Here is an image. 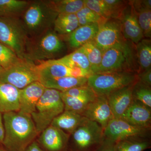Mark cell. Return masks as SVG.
Instances as JSON below:
<instances>
[{
	"label": "cell",
	"instance_id": "obj_43",
	"mask_svg": "<svg viewBox=\"0 0 151 151\" xmlns=\"http://www.w3.org/2000/svg\"><path fill=\"white\" fill-rule=\"evenodd\" d=\"M3 70V68H2L1 66L0 65V72L1 71Z\"/></svg>",
	"mask_w": 151,
	"mask_h": 151
},
{
	"label": "cell",
	"instance_id": "obj_17",
	"mask_svg": "<svg viewBox=\"0 0 151 151\" xmlns=\"http://www.w3.org/2000/svg\"><path fill=\"white\" fill-rule=\"evenodd\" d=\"M122 119L137 127L151 129V108L133 99Z\"/></svg>",
	"mask_w": 151,
	"mask_h": 151
},
{
	"label": "cell",
	"instance_id": "obj_22",
	"mask_svg": "<svg viewBox=\"0 0 151 151\" xmlns=\"http://www.w3.org/2000/svg\"><path fill=\"white\" fill-rule=\"evenodd\" d=\"M40 82L46 88L56 89L62 92L87 84V77L67 76L42 80Z\"/></svg>",
	"mask_w": 151,
	"mask_h": 151
},
{
	"label": "cell",
	"instance_id": "obj_6",
	"mask_svg": "<svg viewBox=\"0 0 151 151\" xmlns=\"http://www.w3.org/2000/svg\"><path fill=\"white\" fill-rule=\"evenodd\" d=\"M28 35L18 18L0 17V42L7 46L19 58L25 59Z\"/></svg>",
	"mask_w": 151,
	"mask_h": 151
},
{
	"label": "cell",
	"instance_id": "obj_33",
	"mask_svg": "<svg viewBox=\"0 0 151 151\" xmlns=\"http://www.w3.org/2000/svg\"><path fill=\"white\" fill-rule=\"evenodd\" d=\"M21 60L11 49L0 42V65L3 69L11 67Z\"/></svg>",
	"mask_w": 151,
	"mask_h": 151
},
{
	"label": "cell",
	"instance_id": "obj_31",
	"mask_svg": "<svg viewBox=\"0 0 151 151\" xmlns=\"http://www.w3.org/2000/svg\"><path fill=\"white\" fill-rule=\"evenodd\" d=\"M61 97L64 105V110L73 111L81 115L89 103L92 101L69 97L63 94L61 92Z\"/></svg>",
	"mask_w": 151,
	"mask_h": 151
},
{
	"label": "cell",
	"instance_id": "obj_23",
	"mask_svg": "<svg viewBox=\"0 0 151 151\" xmlns=\"http://www.w3.org/2000/svg\"><path fill=\"white\" fill-rule=\"evenodd\" d=\"M84 117L81 114L73 111H65L60 114L52 121L50 126L66 131L72 134L78 127Z\"/></svg>",
	"mask_w": 151,
	"mask_h": 151
},
{
	"label": "cell",
	"instance_id": "obj_26",
	"mask_svg": "<svg viewBox=\"0 0 151 151\" xmlns=\"http://www.w3.org/2000/svg\"><path fill=\"white\" fill-rule=\"evenodd\" d=\"M30 3L22 0H0V17L18 18Z\"/></svg>",
	"mask_w": 151,
	"mask_h": 151
},
{
	"label": "cell",
	"instance_id": "obj_1",
	"mask_svg": "<svg viewBox=\"0 0 151 151\" xmlns=\"http://www.w3.org/2000/svg\"><path fill=\"white\" fill-rule=\"evenodd\" d=\"M5 136L2 145L8 151H24L38 133L31 115L18 112L4 113Z\"/></svg>",
	"mask_w": 151,
	"mask_h": 151
},
{
	"label": "cell",
	"instance_id": "obj_15",
	"mask_svg": "<svg viewBox=\"0 0 151 151\" xmlns=\"http://www.w3.org/2000/svg\"><path fill=\"white\" fill-rule=\"evenodd\" d=\"M45 87L40 81L33 82L19 89V112L31 115L42 96Z\"/></svg>",
	"mask_w": 151,
	"mask_h": 151
},
{
	"label": "cell",
	"instance_id": "obj_11",
	"mask_svg": "<svg viewBox=\"0 0 151 151\" xmlns=\"http://www.w3.org/2000/svg\"><path fill=\"white\" fill-rule=\"evenodd\" d=\"M150 129L142 128L128 123L122 119H113L103 131L105 138L115 142L135 138H146Z\"/></svg>",
	"mask_w": 151,
	"mask_h": 151
},
{
	"label": "cell",
	"instance_id": "obj_21",
	"mask_svg": "<svg viewBox=\"0 0 151 151\" xmlns=\"http://www.w3.org/2000/svg\"><path fill=\"white\" fill-rule=\"evenodd\" d=\"M99 29V23L81 26L69 34L68 42L70 47L78 48L89 42L94 40Z\"/></svg>",
	"mask_w": 151,
	"mask_h": 151
},
{
	"label": "cell",
	"instance_id": "obj_41",
	"mask_svg": "<svg viewBox=\"0 0 151 151\" xmlns=\"http://www.w3.org/2000/svg\"><path fill=\"white\" fill-rule=\"evenodd\" d=\"M24 151H42L37 141H35L27 147Z\"/></svg>",
	"mask_w": 151,
	"mask_h": 151
},
{
	"label": "cell",
	"instance_id": "obj_42",
	"mask_svg": "<svg viewBox=\"0 0 151 151\" xmlns=\"http://www.w3.org/2000/svg\"><path fill=\"white\" fill-rule=\"evenodd\" d=\"M0 151H8L2 145H0Z\"/></svg>",
	"mask_w": 151,
	"mask_h": 151
},
{
	"label": "cell",
	"instance_id": "obj_30",
	"mask_svg": "<svg viewBox=\"0 0 151 151\" xmlns=\"http://www.w3.org/2000/svg\"><path fill=\"white\" fill-rule=\"evenodd\" d=\"M78 49L86 55L90 63L91 73L93 74L101 63L104 51L97 46L93 40Z\"/></svg>",
	"mask_w": 151,
	"mask_h": 151
},
{
	"label": "cell",
	"instance_id": "obj_40",
	"mask_svg": "<svg viewBox=\"0 0 151 151\" xmlns=\"http://www.w3.org/2000/svg\"><path fill=\"white\" fill-rule=\"evenodd\" d=\"M5 136L4 127L3 122V116L0 112V145H3Z\"/></svg>",
	"mask_w": 151,
	"mask_h": 151
},
{
	"label": "cell",
	"instance_id": "obj_2",
	"mask_svg": "<svg viewBox=\"0 0 151 151\" xmlns=\"http://www.w3.org/2000/svg\"><path fill=\"white\" fill-rule=\"evenodd\" d=\"M122 71L138 72L136 52L129 43L105 50L101 63L93 74Z\"/></svg>",
	"mask_w": 151,
	"mask_h": 151
},
{
	"label": "cell",
	"instance_id": "obj_8",
	"mask_svg": "<svg viewBox=\"0 0 151 151\" xmlns=\"http://www.w3.org/2000/svg\"><path fill=\"white\" fill-rule=\"evenodd\" d=\"M37 81H40V75L37 65L27 59H22L0 72V82L10 84L19 89Z\"/></svg>",
	"mask_w": 151,
	"mask_h": 151
},
{
	"label": "cell",
	"instance_id": "obj_24",
	"mask_svg": "<svg viewBox=\"0 0 151 151\" xmlns=\"http://www.w3.org/2000/svg\"><path fill=\"white\" fill-rule=\"evenodd\" d=\"M136 58L138 73L151 69V42L150 39H144L136 44ZM137 73V74H138Z\"/></svg>",
	"mask_w": 151,
	"mask_h": 151
},
{
	"label": "cell",
	"instance_id": "obj_37",
	"mask_svg": "<svg viewBox=\"0 0 151 151\" xmlns=\"http://www.w3.org/2000/svg\"><path fill=\"white\" fill-rule=\"evenodd\" d=\"M104 1L110 9L112 19L119 20L121 18L129 1L120 0H104Z\"/></svg>",
	"mask_w": 151,
	"mask_h": 151
},
{
	"label": "cell",
	"instance_id": "obj_13",
	"mask_svg": "<svg viewBox=\"0 0 151 151\" xmlns=\"http://www.w3.org/2000/svg\"><path fill=\"white\" fill-rule=\"evenodd\" d=\"M41 133L37 142L42 151H71L69 145L70 134L51 126Z\"/></svg>",
	"mask_w": 151,
	"mask_h": 151
},
{
	"label": "cell",
	"instance_id": "obj_7",
	"mask_svg": "<svg viewBox=\"0 0 151 151\" xmlns=\"http://www.w3.org/2000/svg\"><path fill=\"white\" fill-rule=\"evenodd\" d=\"M103 128L96 122L83 118L72 135L71 151H93L104 140Z\"/></svg>",
	"mask_w": 151,
	"mask_h": 151
},
{
	"label": "cell",
	"instance_id": "obj_9",
	"mask_svg": "<svg viewBox=\"0 0 151 151\" xmlns=\"http://www.w3.org/2000/svg\"><path fill=\"white\" fill-rule=\"evenodd\" d=\"M35 41L28 40L25 59L41 60L51 58L62 51L64 44L55 32L47 31Z\"/></svg>",
	"mask_w": 151,
	"mask_h": 151
},
{
	"label": "cell",
	"instance_id": "obj_4",
	"mask_svg": "<svg viewBox=\"0 0 151 151\" xmlns=\"http://www.w3.org/2000/svg\"><path fill=\"white\" fill-rule=\"evenodd\" d=\"M22 22L27 34L35 37L47 31L58 15L45 1L30 3L22 15Z\"/></svg>",
	"mask_w": 151,
	"mask_h": 151
},
{
	"label": "cell",
	"instance_id": "obj_12",
	"mask_svg": "<svg viewBox=\"0 0 151 151\" xmlns=\"http://www.w3.org/2000/svg\"><path fill=\"white\" fill-rule=\"evenodd\" d=\"M40 75V81L47 79L71 76L88 77L92 73L79 68H72L48 60L37 65Z\"/></svg>",
	"mask_w": 151,
	"mask_h": 151
},
{
	"label": "cell",
	"instance_id": "obj_18",
	"mask_svg": "<svg viewBox=\"0 0 151 151\" xmlns=\"http://www.w3.org/2000/svg\"><path fill=\"white\" fill-rule=\"evenodd\" d=\"M135 84L117 90L107 96L109 105L115 119H122L132 103L134 99L133 90Z\"/></svg>",
	"mask_w": 151,
	"mask_h": 151
},
{
	"label": "cell",
	"instance_id": "obj_29",
	"mask_svg": "<svg viewBox=\"0 0 151 151\" xmlns=\"http://www.w3.org/2000/svg\"><path fill=\"white\" fill-rule=\"evenodd\" d=\"M150 147L146 138H130L116 142L115 151H144Z\"/></svg>",
	"mask_w": 151,
	"mask_h": 151
},
{
	"label": "cell",
	"instance_id": "obj_16",
	"mask_svg": "<svg viewBox=\"0 0 151 151\" xmlns=\"http://www.w3.org/2000/svg\"><path fill=\"white\" fill-rule=\"evenodd\" d=\"M119 20L125 39L137 44L144 38L142 31L130 1Z\"/></svg>",
	"mask_w": 151,
	"mask_h": 151
},
{
	"label": "cell",
	"instance_id": "obj_27",
	"mask_svg": "<svg viewBox=\"0 0 151 151\" xmlns=\"http://www.w3.org/2000/svg\"><path fill=\"white\" fill-rule=\"evenodd\" d=\"M54 30L60 35L69 34L79 27L76 14H58L54 23Z\"/></svg>",
	"mask_w": 151,
	"mask_h": 151
},
{
	"label": "cell",
	"instance_id": "obj_32",
	"mask_svg": "<svg viewBox=\"0 0 151 151\" xmlns=\"http://www.w3.org/2000/svg\"><path fill=\"white\" fill-rule=\"evenodd\" d=\"M133 96L134 100L149 108H151V89L150 86L142 84L139 80L133 88Z\"/></svg>",
	"mask_w": 151,
	"mask_h": 151
},
{
	"label": "cell",
	"instance_id": "obj_10",
	"mask_svg": "<svg viewBox=\"0 0 151 151\" xmlns=\"http://www.w3.org/2000/svg\"><path fill=\"white\" fill-rule=\"evenodd\" d=\"M93 41L103 51L128 43L123 35L121 21L114 19H105L99 23V29Z\"/></svg>",
	"mask_w": 151,
	"mask_h": 151
},
{
	"label": "cell",
	"instance_id": "obj_34",
	"mask_svg": "<svg viewBox=\"0 0 151 151\" xmlns=\"http://www.w3.org/2000/svg\"><path fill=\"white\" fill-rule=\"evenodd\" d=\"M76 15L78 19L79 26L95 23H100L105 19L85 6L78 11Z\"/></svg>",
	"mask_w": 151,
	"mask_h": 151
},
{
	"label": "cell",
	"instance_id": "obj_35",
	"mask_svg": "<svg viewBox=\"0 0 151 151\" xmlns=\"http://www.w3.org/2000/svg\"><path fill=\"white\" fill-rule=\"evenodd\" d=\"M84 6L105 19H112L110 9L104 0H84Z\"/></svg>",
	"mask_w": 151,
	"mask_h": 151
},
{
	"label": "cell",
	"instance_id": "obj_36",
	"mask_svg": "<svg viewBox=\"0 0 151 151\" xmlns=\"http://www.w3.org/2000/svg\"><path fill=\"white\" fill-rule=\"evenodd\" d=\"M62 93L69 97L91 100H94L97 96L87 84L72 88Z\"/></svg>",
	"mask_w": 151,
	"mask_h": 151
},
{
	"label": "cell",
	"instance_id": "obj_20",
	"mask_svg": "<svg viewBox=\"0 0 151 151\" xmlns=\"http://www.w3.org/2000/svg\"><path fill=\"white\" fill-rule=\"evenodd\" d=\"M144 37H151V1H130Z\"/></svg>",
	"mask_w": 151,
	"mask_h": 151
},
{
	"label": "cell",
	"instance_id": "obj_14",
	"mask_svg": "<svg viewBox=\"0 0 151 151\" xmlns=\"http://www.w3.org/2000/svg\"><path fill=\"white\" fill-rule=\"evenodd\" d=\"M81 116L96 122L103 130L108 123L114 119L107 97L98 95L89 103Z\"/></svg>",
	"mask_w": 151,
	"mask_h": 151
},
{
	"label": "cell",
	"instance_id": "obj_5",
	"mask_svg": "<svg viewBox=\"0 0 151 151\" xmlns=\"http://www.w3.org/2000/svg\"><path fill=\"white\" fill-rule=\"evenodd\" d=\"M139 81L137 73L128 71L95 73L87 77V85L98 96L107 97L119 89Z\"/></svg>",
	"mask_w": 151,
	"mask_h": 151
},
{
	"label": "cell",
	"instance_id": "obj_28",
	"mask_svg": "<svg viewBox=\"0 0 151 151\" xmlns=\"http://www.w3.org/2000/svg\"><path fill=\"white\" fill-rule=\"evenodd\" d=\"M47 5L57 14H76L84 6V0L45 1Z\"/></svg>",
	"mask_w": 151,
	"mask_h": 151
},
{
	"label": "cell",
	"instance_id": "obj_19",
	"mask_svg": "<svg viewBox=\"0 0 151 151\" xmlns=\"http://www.w3.org/2000/svg\"><path fill=\"white\" fill-rule=\"evenodd\" d=\"M19 89L10 84L0 82V112L19 111Z\"/></svg>",
	"mask_w": 151,
	"mask_h": 151
},
{
	"label": "cell",
	"instance_id": "obj_3",
	"mask_svg": "<svg viewBox=\"0 0 151 151\" xmlns=\"http://www.w3.org/2000/svg\"><path fill=\"white\" fill-rule=\"evenodd\" d=\"M64 111L61 92L45 88L36 106L35 111L31 114L38 134L49 127L55 118Z\"/></svg>",
	"mask_w": 151,
	"mask_h": 151
},
{
	"label": "cell",
	"instance_id": "obj_25",
	"mask_svg": "<svg viewBox=\"0 0 151 151\" xmlns=\"http://www.w3.org/2000/svg\"><path fill=\"white\" fill-rule=\"evenodd\" d=\"M55 62L72 68H79L91 73L90 63L87 57L78 49L72 53L58 59H53Z\"/></svg>",
	"mask_w": 151,
	"mask_h": 151
},
{
	"label": "cell",
	"instance_id": "obj_38",
	"mask_svg": "<svg viewBox=\"0 0 151 151\" xmlns=\"http://www.w3.org/2000/svg\"><path fill=\"white\" fill-rule=\"evenodd\" d=\"M116 144V142L105 138L102 143L93 151H115Z\"/></svg>",
	"mask_w": 151,
	"mask_h": 151
},
{
	"label": "cell",
	"instance_id": "obj_39",
	"mask_svg": "<svg viewBox=\"0 0 151 151\" xmlns=\"http://www.w3.org/2000/svg\"><path fill=\"white\" fill-rule=\"evenodd\" d=\"M139 81L147 86L151 87V69L138 73Z\"/></svg>",
	"mask_w": 151,
	"mask_h": 151
}]
</instances>
